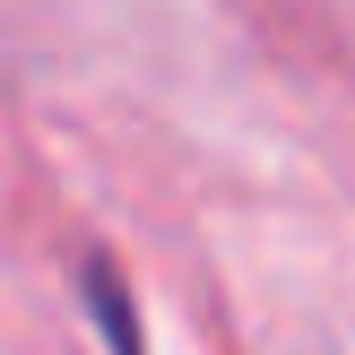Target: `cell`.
<instances>
[{
  "label": "cell",
  "mask_w": 355,
  "mask_h": 355,
  "mask_svg": "<svg viewBox=\"0 0 355 355\" xmlns=\"http://www.w3.org/2000/svg\"><path fill=\"white\" fill-rule=\"evenodd\" d=\"M87 304H96L104 338H113V355H139V312H130V286H121L104 260H87Z\"/></svg>",
  "instance_id": "obj_1"
}]
</instances>
